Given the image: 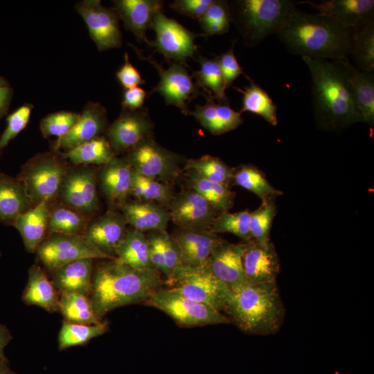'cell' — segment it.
<instances>
[{
    "label": "cell",
    "instance_id": "11a10c76",
    "mask_svg": "<svg viewBox=\"0 0 374 374\" xmlns=\"http://www.w3.org/2000/svg\"><path fill=\"white\" fill-rule=\"evenodd\" d=\"M12 96V89L10 87L0 89V118L8 111Z\"/></svg>",
    "mask_w": 374,
    "mask_h": 374
},
{
    "label": "cell",
    "instance_id": "db71d44e",
    "mask_svg": "<svg viewBox=\"0 0 374 374\" xmlns=\"http://www.w3.org/2000/svg\"><path fill=\"white\" fill-rule=\"evenodd\" d=\"M145 96V91L139 87L125 89L122 102L123 109L135 111L142 108Z\"/></svg>",
    "mask_w": 374,
    "mask_h": 374
},
{
    "label": "cell",
    "instance_id": "1f68e13d",
    "mask_svg": "<svg viewBox=\"0 0 374 374\" xmlns=\"http://www.w3.org/2000/svg\"><path fill=\"white\" fill-rule=\"evenodd\" d=\"M115 258L138 269H154L150 261L147 235L133 228L127 229L125 235L116 251Z\"/></svg>",
    "mask_w": 374,
    "mask_h": 374
},
{
    "label": "cell",
    "instance_id": "74e56055",
    "mask_svg": "<svg viewBox=\"0 0 374 374\" xmlns=\"http://www.w3.org/2000/svg\"><path fill=\"white\" fill-rule=\"evenodd\" d=\"M349 55L357 69L374 71V21L353 29Z\"/></svg>",
    "mask_w": 374,
    "mask_h": 374
},
{
    "label": "cell",
    "instance_id": "f6af8a7d",
    "mask_svg": "<svg viewBox=\"0 0 374 374\" xmlns=\"http://www.w3.org/2000/svg\"><path fill=\"white\" fill-rule=\"evenodd\" d=\"M251 212L246 210L236 213L220 212L214 219L211 231L214 233H230L244 242L251 239L249 231Z\"/></svg>",
    "mask_w": 374,
    "mask_h": 374
},
{
    "label": "cell",
    "instance_id": "f907efd6",
    "mask_svg": "<svg viewBox=\"0 0 374 374\" xmlns=\"http://www.w3.org/2000/svg\"><path fill=\"white\" fill-rule=\"evenodd\" d=\"M234 44L235 42L227 51L217 56L226 89L233 84L238 76L242 74L245 75L235 55Z\"/></svg>",
    "mask_w": 374,
    "mask_h": 374
},
{
    "label": "cell",
    "instance_id": "4316f807",
    "mask_svg": "<svg viewBox=\"0 0 374 374\" xmlns=\"http://www.w3.org/2000/svg\"><path fill=\"white\" fill-rule=\"evenodd\" d=\"M147 238L152 267L170 278L184 265L176 242L166 230L151 231Z\"/></svg>",
    "mask_w": 374,
    "mask_h": 374
},
{
    "label": "cell",
    "instance_id": "7a4b0ae2",
    "mask_svg": "<svg viewBox=\"0 0 374 374\" xmlns=\"http://www.w3.org/2000/svg\"><path fill=\"white\" fill-rule=\"evenodd\" d=\"M353 32L330 17L296 8L276 35L294 55L343 61L348 60Z\"/></svg>",
    "mask_w": 374,
    "mask_h": 374
},
{
    "label": "cell",
    "instance_id": "f5cc1de1",
    "mask_svg": "<svg viewBox=\"0 0 374 374\" xmlns=\"http://www.w3.org/2000/svg\"><path fill=\"white\" fill-rule=\"evenodd\" d=\"M116 77L125 89L145 83L139 71L130 62L127 52L124 54V63L117 71Z\"/></svg>",
    "mask_w": 374,
    "mask_h": 374
},
{
    "label": "cell",
    "instance_id": "836d02e7",
    "mask_svg": "<svg viewBox=\"0 0 374 374\" xmlns=\"http://www.w3.org/2000/svg\"><path fill=\"white\" fill-rule=\"evenodd\" d=\"M232 183L257 195L262 201L282 195V190L275 188L265 175L253 165H242L233 168Z\"/></svg>",
    "mask_w": 374,
    "mask_h": 374
},
{
    "label": "cell",
    "instance_id": "681fc988",
    "mask_svg": "<svg viewBox=\"0 0 374 374\" xmlns=\"http://www.w3.org/2000/svg\"><path fill=\"white\" fill-rule=\"evenodd\" d=\"M32 106L25 104L17 108L6 118L7 125L0 136V155L8 143L27 125L30 116Z\"/></svg>",
    "mask_w": 374,
    "mask_h": 374
},
{
    "label": "cell",
    "instance_id": "484cf974",
    "mask_svg": "<svg viewBox=\"0 0 374 374\" xmlns=\"http://www.w3.org/2000/svg\"><path fill=\"white\" fill-rule=\"evenodd\" d=\"M34 206L18 177L0 172V222L13 225L19 215Z\"/></svg>",
    "mask_w": 374,
    "mask_h": 374
},
{
    "label": "cell",
    "instance_id": "d6a6232c",
    "mask_svg": "<svg viewBox=\"0 0 374 374\" xmlns=\"http://www.w3.org/2000/svg\"><path fill=\"white\" fill-rule=\"evenodd\" d=\"M249 84L244 89L234 87L242 94V103L240 113L248 112L262 116L273 126L278 125L277 106L268 93L259 84L246 75Z\"/></svg>",
    "mask_w": 374,
    "mask_h": 374
},
{
    "label": "cell",
    "instance_id": "ffe728a7",
    "mask_svg": "<svg viewBox=\"0 0 374 374\" xmlns=\"http://www.w3.org/2000/svg\"><path fill=\"white\" fill-rule=\"evenodd\" d=\"M107 112L98 103H88L71 131L57 139L55 149L62 148L66 151L100 136L107 126Z\"/></svg>",
    "mask_w": 374,
    "mask_h": 374
},
{
    "label": "cell",
    "instance_id": "6da1fadb",
    "mask_svg": "<svg viewBox=\"0 0 374 374\" xmlns=\"http://www.w3.org/2000/svg\"><path fill=\"white\" fill-rule=\"evenodd\" d=\"M311 77V94L316 124L339 132L363 122L353 98L344 61L302 57Z\"/></svg>",
    "mask_w": 374,
    "mask_h": 374
},
{
    "label": "cell",
    "instance_id": "60d3db41",
    "mask_svg": "<svg viewBox=\"0 0 374 374\" xmlns=\"http://www.w3.org/2000/svg\"><path fill=\"white\" fill-rule=\"evenodd\" d=\"M87 226V216L65 205L49 210L48 230L50 233L82 235Z\"/></svg>",
    "mask_w": 374,
    "mask_h": 374
},
{
    "label": "cell",
    "instance_id": "e0dca14e",
    "mask_svg": "<svg viewBox=\"0 0 374 374\" xmlns=\"http://www.w3.org/2000/svg\"><path fill=\"white\" fill-rule=\"evenodd\" d=\"M246 242L233 244L222 241L213 251L206 267L231 291L247 284L242 256Z\"/></svg>",
    "mask_w": 374,
    "mask_h": 374
},
{
    "label": "cell",
    "instance_id": "9a60e30c",
    "mask_svg": "<svg viewBox=\"0 0 374 374\" xmlns=\"http://www.w3.org/2000/svg\"><path fill=\"white\" fill-rule=\"evenodd\" d=\"M64 205L88 216L98 208L96 177L91 168L68 170L58 194Z\"/></svg>",
    "mask_w": 374,
    "mask_h": 374
},
{
    "label": "cell",
    "instance_id": "5b68a950",
    "mask_svg": "<svg viewBox=\"0 0 374 374\" xmlns=\"http://www.w3.org/2000/svg\"><path fill=\"white\" fill-rule=\"evenodd\" d=\"M296 3L290 0H241L229 3L232 19L245 42L256 46L276 34L292 12Z\"/></svg>",
    "mask_w": 374,
    "mask_h": 374
},
{
    "label": "cell",
    "instance_id": "ac0fdd59",
    "mask_svg": "<svg viewBox=\"0 0 374 374\" xmlns=\"http://www.w3.org/2000/svg\"><path fill=\"white\" fill-rule=\"evenodd\" d=\"M245 242L242 264L247 283L251 285L276 283L280 262L271 241L266 244L253 240Z\"/></svg>",
    "mask_w": 374,
    "mask_h": 374
},
{
    "label": "cell",
    "instance_id": "f1b7e54d",
    "mask_svg": "<svg viewBox=\"0 0 374 374\" xmlns=\"http://www.w3.org/2000/svg\"><path fill=\"white\" fill-rule=\"evenodd\" d=\"M49 210V203L42 202L19 215L13 224L30 253L35 252L46 238Z\"/></svg>",
    "mask_w": 374,
    "mask_h": 374
},
{
    "label": "cell",
    "instance_id": "83f0119b",
    "mask_svg": "<svg viewBox=\"0 0 374 374\" xmlns=\"http://www.w3.org/2000/svg\"><path fill=\"white\" fill-rule=\"evenodd\" d=\"M121 206L127 224L143 233L165 231L170 220L169 211L157 204L136 201L125 202Z\"/></svg>",
    "mask_w": 374,
    "mask_h": 374
},
{
    "label": "cell",
    "instance_id": "4fadbf2b",
    "mask_svg": "<svg viewBox=\"0 0 374 374\" xmlns=\"http://www.w3.org/2000/svg\"><path fill=\"white\" fill-rule=\"evenodd\" d=\"M75 8L84 21L90 37L99 51L121 46L118 17L113 8L103 6L98 0L81 1L75 4Z\"/></svg>",
    "mask_w": 374,
    "mask_h": 374
},
{
    "label": "cell",
    "instance_id": "5bb4252c",
    "mask_svg": "<svg viewBox=\"0 0 374 374\" xmlns=\"http://www.w3.org/2000/svg\"><path fill=\"white\" fill-rule=\"evenodd\" d=\"M169 213L170 220L179 229L211 231L212 223L220 211L190 189L174 196Z\"/></svg>",
    "mask_w": 374,
    "mask_h": 374
},
{
    "label": "cell",
    "instance_id": "8fae6325",
    "mask_svg": "<svg viewBox=\"0 0 374 374\" xmlns=\"http://www.w3.org/2000/svg\"><path fill=\"white\" fill-rule=\"evenodd\" d=\"M150 28L154 30L156 38L154 41L148 40L147 44L167 60L186 66V60L194 57L197 51L194 40L199 35L167 17L162 12L154 17Z\"/></svg>",
    "mask_w": 374,
    "mask_h": 374
},
{
    "label": "cell",
    "instance_id": "9c48e42d",
    "mask_svg": "<svg viewBox=\"0 0 374 374\" xmlns=\"http://www.w3.org/2000/svg\"><path fill=\"white\" fill-rule=\"evenodd\" d=\"M35 252L40 262L51 272L78 260L114 259L100 251L81 234L50 233Z\"/></svg>",
    "mask_w": 374,
    "mask_h": 374
},
{
    "label": "cell",
    "instance_id": "ba28073f",
    "mask_svg": "<svg viewBox=\"0 0 374 374\" xmlns=\"http://www.w3.org/2000/svg\"><path fill=\"white\" fill-rule=\"evenodd\" d=\"M144 303L186 327L228 323L231 321L212 306L186 299L168 287L156 290Z\"/></svg>",
    "mask_w": 374,
    "mask_h": 374
},
{
    "label": "cell",
    "instance_id": "7c38bea8",
    "mask_svg": "<svg viewBox=\"0 0 374 374\" xmlns=\"http://www.w3.org/2000/svg\"><path fill=\"white\" fill-rule=\"evenodd\" d=\"M134 48L141 59L149 62L158 71L159 82L151 93H159L167 105H175L180 109L184 114H188V103L202 93L186 67L179 63L173 62L165 69L152 57H145L139 49L134 47Z\"/></svg>",
    "mask_w": 374,
    "mask_h": 374
},
{
    "label": "cell",
    "instance_id": "6f0895ef",
    "mask_svg": "<svg viewBox=\"0 0 374 374\" xmlns=\"http://www.w3.org/2000/svg\"><path fill=\"white\" fill-rule=\"evenodd\" d=\"M0 374H16L9 366L7 358L0 359Z\"/></svg>",
    "mask_w": 374,
    "mask_h": 374
},
{
    "label": "cell",
    "instance_id": "c3c4849f",
    "mask_svg": "<svg viewBox=\"0 0 374 374\" xmlns=\"http://www.w3.org/2000/svg\"><path fill=\"white\" fill-rule=\"evenodd\" d=\"M80 114L60 111L46 115L40 122V130L44 137L58 139L67 134L78 121Z\"/></svg>",
    "mask_w": 374,
    "mask_h": 374
},
{
    "label": "cell",
    "instance_id": "8d00e7d4",
    "mask_svg": "<svg viewBox=\"0 0 374 374\" xmlns=\"http://www.w3.org/2000/svg\"><path fill=\"white\" fill-rule=\"evenodd\" d=\"M59 312L64 321L71 323L93 325L102 321L96 315L89 297L80 294H60Z\"/></svg>",
    "mask_w": 374,
    "mask_h": 374
},
{
    "label": "cell",
    "instance_id": "7402d4cb",
    "mask_svg": "<svg viewBox=\"0 0 374 374\" xmlns=\"http://www.w3.org/2000/svg\"><path fill=\"white\" fill-rule=\"evenodd\" d=\"M134 170L127 157H114L99 173L101 190L108 201L122 205L131 195Z\"/></svg>",
    "mask_w": 374,
    "mask_h": 374
},
{
    "label": "cell",
    "instance_id": "cb8c5ba5",
    "mask_svg": "<svg viewBox=\"0 0 374 374\" xmlns=\"http://www.w3.org/2000/svg\"><path fill=\"white\" fill-rule=\"evenodd\" d=\"M118 18L122 19L127 29L140 42L146 44L145 31L150 28L154 17L161 12L163 2L159 0H118L114 1Z\"/></svg>",
    "mask_w": 374,
    "mask_h": 374
},
{
    "label": "cell",
    "instance_id": "d4e9b609",
    "mask_svg": "<svg viewBox=\"0 0 374 374\" xmlns=\"http://www.w3.org/2000/svg\"><path fill=\"white\" fill-rule=\"evenodd\" d=\"M94 259L84 258L66 264L53 271L52 283L62 293H76L89 296Z\"/></svg>",
    "mask_w": 374,
    "mask_h": 374
},
{
    "label": "cell",
    "instance_id": "ab89813d",
    "mask_svg": "<svg viewBox=\"0 0 374 374\" xmlns=\"http://www.w3.org/2000/svg\"><path fill=\"white\" fill-rule=\"evenodd\" d=\"M131 195L141 202L170 207L174 193L168 183L144 177L134 170Z\"/></svg>",
    "mask_w": 374,
    "mask_h": 374
},
{
    "label": "cell",
    "instance_id": "d6986e66",
    "mask_svg": "<svg viewBox=\"0 0 374 374\" xmlns=\"http://www.w3.org/2000/svg\"><path fill=\"white\" fill-rule=\"evenodd\" d=\"M302 3L317 9L318 14L330 17L352 29L374 21L373 0H322Z\"/></svg>",
    "mask_w": 374,
    "mask_h": 374
},
{
    "label": "cell",
    "instance_id": "d590c367",
    "mask_svg": "<svg viewBox=\"0 0 374 374\" xmlns=\"http://www.w3.org/2000/svg\"><path fill=\"white\" fill-rule=\"evenodd\" d=\"M190 189L197 192L220 212L233 207L235 194L229 186L209 181L192 170H188Z\"/></svg>",
    "mask_w": 374,
    "mask_h": 374
},
{
    "label": "cell",
    "instance_id": "f546056e",
    "mask_svg": "<svg viewBox=\"0 0 374 374\" xmlns=\"http://www.w3.org/2000/svg\"><path fill=\"white\" fill-rule=\"evenodd\" d=\"M21 298L26 305L39 307L48 312L59 311L58 292L44 271L37 265H32L28 270V278Z\"/></svg>",
    "mask_w": 374,
    "mask_h": 374
},
{
    "label": "cell",
    "instance_id": "b9f144b4",
    "mask_svg": "<svg viewBox=\"0 0 374 374\" xmlns=\"http://www.w3.org/2000/svg\"><path fill=\"white\" fill-rule=\"evenodd\" d=\"M197 61L200 68L193 75L197 84L203 87L208 95L217 100L228 99L217 56L214 58H207L199 55Z\"/></svg>",
    "mask_w": 374,
    "mask_h": 374
},
{
    "label": "cell",
    "instance_id": "277c9868",
    "mask_svg": "<svg viewBox=\"0 0 374 374\" xmlns=\"http://www.w3.org/2000/svg\"><path fill=\"white\" fill-rule=\"evenodd\" d=\"M225 311L244 332L264 335L276 332L284 316L276 283L247 284L231 291Z\"/></svg>",
    "mask_w": 374,
    "mask_h": 374
},
{
    "label": "cell",
    "instance_id": "30bf717a",
    "mask_svg": "<svg viewBox=\"0 0 374 374\" xmlns=\"http://www.w3.org/2000/svg\"><path fill=\"white\" fill-rule=\"evenodd\" d=\"M127 159L140 175L164 183L177 178L180 157L147 138L130 150Z\"/></svg>",
    "mask_w": 374,
    "mask_h": 374
},
{
    "label": "cell",
    "instance_id": "44dd1931",
    "mask_svg": "<svg viewBox=\"0 0 374 374\" xmlns=\"http://www.w3.org/2000/svg\"><path fill=\"white\" fill-rule=\"evenodd\" d=\"M123 214L107 212L89 224L82 235L103 253L114 258L126 231Z\"/></svg>",
    "mask_w": 374,
    "mask_h": 374
},
{
    "label": "cell",
    "instance_id": "816d5d0a",
    "mask_svg": "<svg viewBox=\"0 0 374 374\" xmlns=\"http://www.w3.org/2000/svg\"><path fill=\"white\" fill-rule=\"evenodd\" d=\"M213 0H177L170 7L177 12L199 19Z\"/></svg>",
    "mask_w": 374,
    "mask_h": 374
},
{
    "label": "cell",
    "instance_id": "ee69618b",
    "mask_svg": "<svg viewBox=\"0 0 374 374\" xmlns=\"http://www.w3.org/2000/svg\"><path fill=\"white\" fill-rule=\"evenodd\" d=\"M276 213L275 199L262 201L260 206L251 212L249 231L252 240L262 244L271 242L270 230Z\"/></svg>",
    "mask_w": 374,
    "mask_h": 374
},
{
    "label": "cell",
    "instance_id": "7dc6e473",
    "mask_svg": "<svg viewBox=\"0 0 374 374\" xmlns=\"http://www.w3.org/2000/svg\"><path fill=\"white\" fill-rule=\"evenodd\" d=\"M181 253L204 247H215L222 240L211 231H195L179 229L171 235Z\"/></svg>",
    "mask_w": 374,
    "mask_h": 374
},
{
    "label": "cell",
    "instance_id": "7bdbcfd3",
    "mask_svg": "<svg viewBox=\"0 0 374 374\" xmlns=\"http://www.w3.org/2000/svg\"><path fill=\"white\" fill-rule=\"evenodd\" d=\"M185 169L192 170L202 177L229 187L233 180V168L220 159L209 155L196 159H189Z\"/></svg>",
    "mask_w": 374,
    "mask_h": 374
},
{
    "label": "cell",
    "instance_id": "91938a15",
    "mask_svg": "<svg viewBox=\"0 0 374 374\" xmlns=\"http://www.w3.org/2000/svg\"><path fill=\"white\" fill-rule=\"evenodd\" d=\"M1 253H0V257H1Z\"/></svg>",
    "mask_w": 374,
    "mask_h": 374
},
{
    "label": "cell",
    "instance_id": "4dcf8cb0",
    "mask_svg": "<svg viewBox=\"0 0 374 374\" xmlns=\"http://www.w3.org/2000/svg\"><path fill=\"white\" fill-rule=\"evenodd\" d=\"M348 81L362 121L374 124V72L364 71L354 66L348 60L344 61Z\"/></svg>",
    "mask_w": 374,
    "mask_h": 374
},
{
    "label": "cell",
    "instance_id": "603a6c76",
    "mask_svg": "<svg viewBox=\"0 0 374 374\" xmlns=\"http://www.w3.org/2000/svg\"><path fill=\"white\" fill-rule=\"evenodd\" d=\"M204 105H197L190 113L199 124L214 135H220L238 128L243 119L240 112L233 110L228 99L217 100L206 95Z\"/></svg>",
    "mask_w": 374,
    "mask_h": 374
},
{
    "label": "cell",
    "instance_id": "2e32d148",
    "mask_svg": "<svg viewBox=\"0 0 374 374\" xmlns=\"http://www.w3.org/2000/svg\"><path fill=\"white\" fill-rule=\"evenodd\" d=\"M152 130L147 108L135 111L123 109L107 129V141L114 152L130 151L143 140L152 137Z\"/></svg>",
    "mask_w": 374,
    "mask_h": 374
},
{
    "label": "cell",
    "instance_id": "e575fe53",
    "mask_svg": "<svg viewBox=\"0 0 374 374\" xmlns=\"http://www.w3.org/2000/svg\"><path fill=\"white\" fill-rule=\"evenodd\" d=\"M60 156L76 165H105L114 157V152L108 141L98 136L61 153Z\"/></svg>",
    "mask_w": 374,
    "mask_h": 374
},
{
    "label": "cell",
    "instance_id": "680465c9",
    "mask_svg": "<svg viewBox=\"0 0 374 374\" xmlns=\"http://www.w3.org/2000/svg\"><path fill=\"white\" fill-rule=\"evenodd\" d=\"M10 87L8 82L3 78L0 76V89Z\"/></svg>",
    "mask_w": 374,
    "mask_h": 374
},
{
    "label": "cell",
    "instance_id": "3957f363",
    "mask_svg": "<svg viewBox=\"0 0 374 374\" xmlns=\"http://www.w3.org/2000/svg\"><path fill=\"white\" fill-rule=\"evenodd\" d=\"M163 283L161 273L154 269H138L116 258L94 267L89 299L102 320L111 310L145 301Z\"/></svg>",
    "mask_w": 374,
    "mask_h": 374
},
{
    "label": "cell",
    "instance_id": "bcb514c9",
    "mask_svg": "<svg viewBox=\"0 0 374 374\" xmlns=\"http://www.w3.org/2000/svg\"><path fill=\"white\" fill-rule=\"evenodd\" d=\"M198 21L206 35H222L228 32L231 21L229 3L213 0Z\"/></svg>",
    "mask_w": 374,
    "mask_h": 374
},
{
    "label": "cell",
    "instance_id": "52a82bcc",
    "mask_svg": "<svg viewBox=\"0 0 374 374\" xmlns=\"http://www.w3.org/2000/svg\"><path fill=\"white\" fill-rule=\"evenodd\" d=\"M170 288L190 300L225 310L231 295L228 287L208 270L206 265L199 267L181 266L166 280Z\"/></svg>",
    "mask_w": 374,
    "mask_h": 374
},
{
    "label": "cell",
    "instance_id": "9f6ffc18",
    "mask_svg": "<svg viewBox=\"0 0 374 374\" xmlns=\"http://www.w3.org/2000/svg\"><path fill=\"white\" fill-rule=\"evenodd\" d=\"M12 338L8 328L5 325L0 324V359H6L4 355V348Z\"/></svg>",
    "mask_w": 374,
    "mask_h": 374
},
{
    "label": "cell",
    "instance_id": "8992f818",
    "mask_svg": "<svg viewBox=\"0 0 374 374\" xmlns=\"http://www.w3.org/2000/svg\"><path fill=\"white\" fill-rule=\"evenodd\" d=\"M62 157L52 152L38 154L28 161L18 175L34 205L50 203L58 196L68 170Z\"/></svg>",
    "mask_w": 374,
    "mask_h": 374
},
{
    "label": "cell",
    "instance_id": "f35d334b",
    "mask_svg": "<svg viewBox=\"0 0 374 374\" xmlns=\"http://www.w3.org/2000/svg\"><path fill=\"white\" fill-rule=\"evenodd\" d=\"M108 323L87 325L64 321L58 334V348L65 350L72 346L87 344L90 340L107 332Z\"/></svg>",
    "mask_w": 374,
    "mask_h": 374
}]
</instances>
